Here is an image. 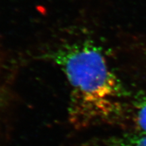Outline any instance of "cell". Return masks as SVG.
Returning a JSON list of instances; mask_svg holds the SVG:
<instances>
[{
  "mask_svg": "<svg viewBox=\"0 0 146 146\" xmlns=\"http://www.w3.org/2000/svg\"><path fill=\"white\" fill-rule=\"evenodd\" d=\"M107 146H146V135L139 132L126 133L110 139Z\"/></svg>",
  "mask_w": 146,
  "mask_h": 146,
  "instance_id": "obj_2",
  "label": "cell"
},
{
  "mask_svg": "<svg viewBox=\"0 0 146 146\" xmlns=\"http://www.w3.org/2000/svg\"><path fill=\"white\" fill-rule=\"evenodd\" d=\"M133 119L138 132L146 135V97H137L133 102Z\"/></svg>",
  "mask_w": 146,
  "mask_h": 146,
  "instance_id": "obj_3",
  "label": "cell"
},
{
  "mask_svg": "<svg viewBox=\"0 0 146 146\" xmlns=\"http://www.w3.org/2000/svg\"><path fill=\"white\" fill-rule=\"evenodd\" d=\"M50 58L71 87L72 123L87 127L119 116L127 93L98 45L91 41L72 43L54 51Z\"/></svg>",
  "mask_w": 146,
  "mask_h": 146,
  "instance_id": "obj_1",
  "label": "cell"
}]
</instances>
